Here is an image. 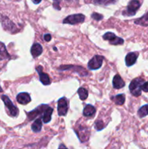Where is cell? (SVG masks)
Listing matches in <instances>:
<instances>
[{
    "mask_svg": "<svg viewBox=\"0 0 148 149\" xmlns=\"http://www.w3.org/2000/svg\"><path fill=\"white\" fill-rule=\"evenodd\" d=\"M113 86L115 89H120L125 86V82L121 77L117 74L113 77Z\"/></svg>",
    "mask_w": 148,
    "mask_h": 149,
    "instance_id": "5bb4252c",
    "label": "cell"
},
{
    "mask_svg": "<svg viewBox=\"0 0 148 149\" xmlns=\"http://www.w3.org/2000/svg\"><path fill=\"white\" fill-rule=\"evenodd\" d=\"M42 52H43V48L41 45L39 43L33 44V46L30 48V53L33 58H37L42 53Z\"/></svg>",
    "mask_w": 148,
    "mask_h": 149,
    "instance_id": "4fadbf2b",
    "label": "cell"
},
{
    "mask_svg": "<svg viewBox=\"0 0 148 149\" xmlns=\"http://www.w3.org/2000/svg\"><path fill=\"white\" fill-rule=\"evenodd\" d=\"M140 2L138 0H131L128 4L126 10L123 13V15L126 16L134 15L138 9L140 7Z\"/></svg>",
    "mask_w": 148,
    "mask_h": 149,
    "instance_id": "7a4b0ae2",
    "label": "cell"
},
{
    "mask_svg": "<svg viewBox=\"0 0 148 149\" xmlns=\"http://www.w3.org/2000/svg\"><path fill=\"white\" fill-rule=\"evenodd\" d=\"M145 80L141 78H136L132 80L129 84V90L131 93L135 97H139L142 94V86Z\"/></svg>",
    "mask_w": 148,
    "mask_h": 149,
    "instance_id": "6da1fadb",
    "label": "cell"
},
{
    "mask_svg": "<svg viewBox=\"0 0 148 149\" xmlns=\"http://www.w3.org/2000/svg\"><path fill=\"white\" fill-rule=\"evenodd\" d=\"M135 23L142 26H148V13L139 19L135 20Z\"/></svg>",
    "mask_w": 148,
    "mask_h": 149,
    "instance_id": "d6986e66",
    "label": "cell"
},
{
    "mask_svg": "<svg viewBox=\"0 0 148 149\" xmlns=\"http://www.w3.org/2000/svg\"><path fill=\"white\" fill-rule=\"evenodd\" d=\"M103 39L104 40L109 41L110 45H123L124 41L122 38L118 37L115 33H112V32H107L103 35Z\"/></svg>",
    "mask_w": 148,
    "mask_h": 149,
    "instance_id": "5b68a950",
    "label": "cell"
},
{
    "mask_svg": "<svg viewBox=\"0 0 148 149\" xmlns=\"http://www.w3.org/2000/svg\"><path fill=\"white\" fill-rule=\"evenodd\" d=\"M75 133L78 135V138L81 142H85L89 140V131L86 127H79L78 130H75Z\"/></svg>",
    "mask_w": 148,
    "mask_h": 149,
    "instance_id": "9c48e42d",
    "label": "cell"
},
{
    "mask_svg": "<svg viewBox=\"0 0 148 149\" xmlns=\"http://www.w3.org/2000/svg\"><path fill=\"white\" fill-rule=\"evenodd\" d=\"M91 17H92L94 20L99 21V20H101L103 18V15H102L101 14H99V13H94L91 14Z\"/></svg>",
    "mask_w": 148,
    "mask_h": 149,
    "instance_id": "cb8c5ba5",
    "label": "cell"
},
{
    "mask_svg": "<svg viewBox=\"0 0 148 149\" xmlns=\"http://www.w3.org/2000/svg\"><path fill=\"white\" fill-rule=\"evenodd\" d=\"M107 1V0H94V3L96 4H103Z\"/></svg>",
    "mask_w": 148,
    "mask_h": 149,
    "instance_id": "4316f807",
    "label": "cell"
},
{
    "mask_svg": "<svg viewBox=\"0 0 148 149\" xmlns=\"http://www.w3.org/2000/svg\"><path fill=\"white\" fill-rule=\"evenodd\" d=\"M142 90L148 93V81L147 82H144V84L142 86Z\"/></svg>",
    "mask_w": 148,
    "mask_h": 149,
    "instance_id": "d4e9b609",
    "label": "cell"
},
{
    "mask_svg": "<svg viewBox=\"0 0 148 149\" xmlns=\"http://www.w3.org/2000/svg\"><path fill=\"white\" fill-rule=\"evenodd\" d=\"M138 58V54L137 52H129L127 54L125 58V62H126V65L128 67L131 66L133 64L136 63V60Z\"/></svg>",
    "mask_w": 148,
    "mask_h": 149,
    "instance_id": "8fae6325",
    "label": "cell"
},
{
    "mask_svg": "<svg viewBox=\"0 0 148 149\" xmlns=\"http://www.w3.org/2000/svg\"><path fill=\"white\" fill-rule=\"evenodd\" d=\"M10 58V55L6 49L5 45L0 42V60H5Z\"/></svg>",
    "mask_w": 148,
    "mask_h": 149,
    "instance_id": "e0dca14e",
    "label": "cell"
},
{
    "mask_svg": "<svg viewBox=\"0 0 148 149\" xmlns=\"http://www.w3.org/2000/svg\"><path fill=\"white\" fill-rule=\"evenodd\" d=\"M138 115L140 118L145 117L148 115V104L142 106L138 111Z\"/></svg>",
    "mask_w": 148,
    "mask_h": 149,
    "instance_id": "7402d4cb",
    "label": "cell"
},
{
    "mask_svg": "<svg viewBox=\"0 0 148 149\" xmlns=\"http://www.w3.org/2000/svg\"><path fill=\"white\" fill-rule=\"evenodd\" d=\"M1 100H2L3 102L4 103V105L6 106V107L8 109L10 115H11L12 116L15 117V116H17V115H18L19 113L18 109H17L15 106H14V104L12 103V101L10 100V98H9L7 96L2 95L1 96Z\"/></svg>",
    "mask_w": 148,
    "mask_h": 149,
    "instance_id": "277c9868",
    "label": "cell"
},
{
    "mask_svg": "<svg viewBox=\"0 0 148 149\" xmlns=\"http://www.w3.org/2000/svg\"><path fill=\"white\" fill-rule=\"evenodd\" d=\"M112 100L114 101V103H115L116 105H123L125 102V95L124 94H120L118 95L115 96V97H112Z\"/></svg>",
    "mask_w": 148,
    "mask_h": 149,
    "instance_id": "ffe728a7",
    "label": "cell"
},
{
    "mask_svg": "<svg viewBox=\"0 0 148 149\" xmlns=\"http://www.w3.org/2000/svg\"><path fill=\"white\" fill-rule=\"evenodd\" d=\"M42 69H43V68H42V66H41V65L37 66L36 68L37 72L39 73L41 82L44 85H49L51 83L49 75H48L47 74H46V73H44L43 71H42Z\"/></svg>",
    "mask_w": 148,
    "mask_h": 149,
    "instance_id": "30bf717a",
    "label": "cell"
},
{
    "mask_svg": "<svg viewBox=\"0 0 148 149\" xmlns=\"http://www.w3.org/2000/svg\"><path fill=\"white\" fill-rule=\"evenodd\" d=\"M47 107H48L47 105L42 104V105H41L40 106H39V107L36 108L35 110H33V111H32L28 113L27 116H28V117L29 120L30 121L33 120V119H34L35 118L37 117L39 115H41L42 113H44V111H45V109H46Z\"/></svg>",
    "mask_w": 148,
    "mask_h": 149,
    "instance_id": "ba28073f",
    "label": "cell"
},
{
    "mask_svg": "<svg viewBox=\"0 0 148 149\" xmlns=\"http://www.w3.org/2000/svg\"><path fill=\"white\" fill-rule=\"evenodd\" d=\"M95 108L93 106H91V105L88 104L85 106V108H84L83 113H84V115L85 116H91L95 113Z\"/></svg>",
    "mask_w": 148,
    "mask_h": 149,
    "instance_id": "2e32d148",
    "label": "cell"
},
{
    "mask_svg": "<svg viewBox=\"0 0 148 149\" xmlns=\"http://www.w3.org/2000/svg\"><path fill=\"white\" fill-rule=\"evenodd\" d=\"M44 40L46 41V42H49V41L52 39V36H51L50 34H45L44 36Z\"/></svg>",
    "mask_w": 148,
    "mask_h": 149,
    "instance_id": "484cf974",
    "label": "cell"
},
{
    "mask_svg": "<svg viewBox=\"0 0 148 149\" xmlns=\"http://www.w3.org/2000/svg\"><path fill=\"white\" fill-rule=\"evenodd\" d=\"M54 49H55V51H57V49L56 47H54Z\"/></svg>",
    "mask_w": 148,
    "mask_h": 149,
    "instance_id": "f1b7e54d",
    "label": "cell"
},
{
    "mask_svg": "<svg viewBox=\"0 0 148 149\" xmlns=\"http://www.w3.org/2000/svg\"><path fill=\"white\" fill-rule=\"evenodd\" d=\"M94 127H95V129L97 130V131H100L104 127V123H103L102 121L99 120V121H97V122H96Z\"/></svg>",
    "mask_w": 148,
    "mask_h": 149,
    "instance_id": "603a6c76",
    "label": "cell"
},
{
    "mask_svg": "<svg viewBox=\"0 0 148 149\" xmlns=\"http://www.w3.org/2000/svg\"><path fill=\"white\" fill-rule=\"evenodd\" d=\"M32 1H33V2L34 3V4H39V3H40L41 1V0H32Z\"/></svg>",
    "mask_w": 148,
    "mask_h": 149,
    "instance_id": "83f0119b",
    "label": "cell"
},
{
    "mask_svg": "<svg viewBox=\"0 0 148 149\" xmlns=\"http://www.w3.org/2000/svg\"><path fill=\"white\" fill-rule=\"evenodd\" d=\"M42 122L40 119H37L34 121L31 126V130L34 132H39L41 130Z\"/></svg>",
    "mask_w": 148,
    "mask_h": 149,
    "instance_id": "ac0fdd59",
    "label": "cell"
},
{
    "mask_svg": "<svg viewBox=\"0 0 148 149\" xmlns=\"http://www.w3.org/2000/svg\"><path fill=\"white\" fill-rule=\"evenodd\" d=\"M104 57L101 55H95L88 63V68L91 70L99 69L102 65Z\"/></svg>",
    "mask_w": 148,
    "mask_h": 149,
    "instance_id": "8992f818",
    "label": "cell"
},
{
    "mask_svg": "<svg viewBox=\"0 0 148 149\" xmlns=\"http://www.w3.org/2000/svg\"><path fill=\"white\" fill-rule=\"evenodd\" d=\"M53 112V109L48 106L45 111H44L43 116H42V120L44 123H49L52 119V114Z\"/></svg>",
    "mask_w": 148,
    "mask_h": 149,
    "instance_id": "9a60e30c",
    "label": "cell"
},
{
    "mask_svg": "<svg viewBox=\"0 0 148 149\" xmlns=\"http://www.w3.org/2000/svg\"><path fill=\"white\" fill-rule=\"evenodd\" d=\"M78 94L81 100H84L88 97V91L84 87H81L78 90Z\"/></svg>",
    "mask_w": 148,
    "mask_h": 149,
    "instance_id": "44dd1931",
    "label": "cell"
},
{
    "mask_svg": "<svg viewBox=\"0 0 148 149\" xmlns=\"http://www.w3.org/2000/svg\"><path fill=\"white\" fill-rule=\"evenodd\" d=\"M17 101L19 103L23 105L28 104L31 101V98L30 97V95L27 93H21L17 95Z\"/></svg>",
    "mask_w": 148,
    "mask_h": 149,
    "instance_id": "7c38bea8",
    "label": "cell"
},
{
    "mask_svg": "<svg viewBox=\"0 0 148 149\" xmlns=\"http://www.w3.org/2000/svg\"><path fill=\"white\" fill-rule=\"evenodd\" d=\"M84 20H85V16L83 14H74L65 17L63 21H62V23L74 25L79 23H83Z\"/></svg>",
    "mask_w": 148,
    "mask_h": 149,
    "instance_id": "3957f363",
    "label": "cell"
},
{
    "mask_svg": "<svg viewBox=\"0 0 148 149\" xmlns=\"http://www.w3.org/2000/svg\"><path fill=\"white\" fill-rule=\"evenodd\" d=\"M68 111V103L67 98L61 97L57 102V112L59 116H65Z\"/></svg>",
    "mask_w": 148,
    "mask_h": 149,
    "instance_id": "52a82bcc",
    "label": "cell"
},
{
    "mask_svg": "<svg viewBox=\"0 0 148 149\" xmlns=\"http://www.w3.org/2000/svg\"><path fill=\"white\" fill-rule=\"evenodd\" d=\"M0 92H2V89H1V87H0Z\"/></svg>",
    "mask_w": 148,
    "mask_h": 149,
    "instance_id": "f546056e",
    "label": "cell"
}]
</instances>
